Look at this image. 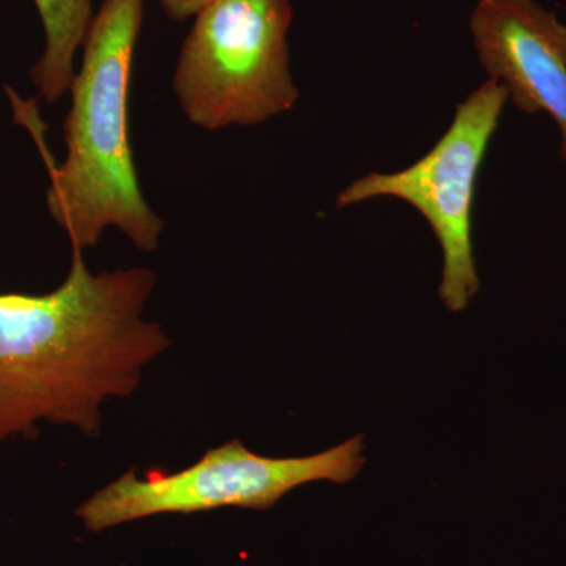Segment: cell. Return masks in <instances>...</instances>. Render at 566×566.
Wrapping results in <instances>:
<instances>
[{"label": "cell", "instance_id": "cell-3", "mask_svg": "<svg viewBox=\"0 0 566 566\" xmlns=\"http://www.w3.org/2000/svg\"><path fill=\"white\" fill-rule=\"evenodd\" d=\"M290 0H214L181 48L174 92L188 120L216 132L293 109Z\"/></svg>", "mask_w": 566, "mask_h": 566}, {"label": "cell", "instance_id": "cell-4", "mask_svg": "<svg viewBox=\"0 0 566 566\" xmlns=\"http://www.w3.org/2000/svg\"><path fill=\"white\" fill-rule=\"evenodd\" d=\"M364 436L301 458L256 455L233 439L208 450L202 460L182 471L147 472L136 469L96 491L76 515L92 532L169 513H197L238 506L268 510L294 488L312 482L346 483L365 464Z\"/></svg>", "mask_w": 566, "mask_h": 566}, {"label": "cell", "instance_id": "cell-8", "mask_svg": "<svg viewBox=\"0 0 566 566\" xmlns=\"http://www.w3.org/2000/svg\"><path fill=\"white\" fill-rule=\"evenodd\" d=\"M211 2L214 0H161V7L170 20L185 21L197 17Z\"/></svg>", "mask_w": 566, "mask_h": 566}, {"label": "cell", "instance_id": "cell-2", "mask_svg": "<svg viewBox=\"0 0 566 566\" xmlns=\"http://www.w3.org/2000/svg\"><path fill=\"white\" fill-rule=\"evenodd\" d=\"M144 0H104L85 35L71 84L66 158L51 166L48 210L71 249L84 252L107 227L142 252L158 249L164 222L145 202L129 142L128 93Z\"/></svg>", "mask_w": 566, "mask_h": 566}, {"label": "cell", "instance_id": "cell-6", "mask_svg": "<svg viewBox=\"0 0 566 566\" xmlns=\"http://www.w3.org/2000/svg\"><path fill=\"white\" fill-rule=\"evenodd\" d=\"M469 25L490 80L517 109L557 123L566 164V25L534 0H479Z\"/></svg>", "mask_w": 566, "mask_h": 566}, {"label": "cell", "instance_id": "cell-1", "mask_svg": "<svg viewBox=\"0 0 566 566\" xmlns=\"http://www.w3.org/2000/svg\"><path fill=\"white\" fill-rule=\"evenodd\" d=\"M150 270L93 274L74 251L70 273L46 294H0V442L70 424L95 438L109 398H126L170 345L144 319Z\"/></svg>", "mask_w": 566, "mask_h": 566}, {"label": "cell", "instance_id": "cell-5", "mask_svg": "<svg viewBox=\"0 0 566 566\" xmlns=\"http://www.w3.org/2000/svg\"><path fill=\"white\" fill-rule=\"evenodd\" d=\"M509 91L486 81L458 104L444 136L422 159L395 174H370L338 196L337 207L375 197H395L427 219L441 245L442 281L439 297L453 314L468 308L480 292L472 244V207L488 147L499 128Z\"/></svg>", "mask_w": 566, "mask_h": 566}, {"label": "cell", "instance_id": "cell-7", "mask_svg": "<svg viewBox=\"0 0 566 566\" xmlns=\"http://www.w3.org/2000/svg\"><path fill=\"white\" fill-rule=\"evenodd\" d=\"M43 22V55L31 71L32 82L48 103L57 102L70 91L74 55L91 28L92 0H33Z\"/></svg>", "mask_w": 566, "mask_h": 566}]
</instances>
